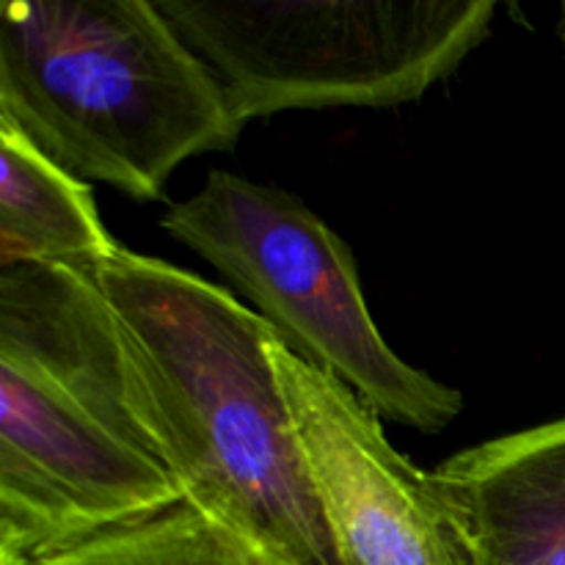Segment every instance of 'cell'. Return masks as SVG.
<instances>
[{
    "instance_id": "8992f818",
    "label": "cell",
    "mask_w": 565,
    "mask_h": 565,
    "mask_svg": "<svg viewBox=\"0 0 565 565\" xmlns=\"http://www.w3.org/2000/svg\"><path fill=\"white\" fill-rule=\"evenodd\" d=\"M270 362L345 565H478L436 475L395 450L356 392L279 334Z\"/></svg>"
},
{
    "instance_id": "9c48e42d",
    "label": "cell",
    "mask_w": 565,
    "mask_h": 565,
    "mask_svg": "<svg viewBox=\"0 0 565 565\" xmlns=\"http://www.w3.org/2000/svg\"><path fill=\"white\" fill-rule=\"evenodd\" d=\"M557 36H561L563 53H565V3L561 6V20H557Z\"/></svg>"
},
{
    "instance_id": "5b68a950",
    "label": "cell",
    "mask_w": 565,
    "mask_h": 565,
    "mask_svg": "<svg viewBox=\"0 0 565 565\" xmlns=\"http://www.w3.org/2000/svg\"><path fill=\"white\" fill-rule=\"evenodd\" d=\"M163 232L207 259L281 340L340 379L379 417L439 434L463 395L408 364L370 315L348 243L292 193L213 169L171 204Z\"/></svg>"
},
{
    "instance_id": "7a4b0ae2",
    "label": "cell",
    "mask_w": 565,
    "mask_h": 565,
    "mask_svg": "<svg viewBox=\"0 0 565 565\" xmlns=\"http://www.w3.org/2000/svg\"><path fill=\"white\" fill-rule=\"evenodd\" d=\"M94 274L182 500L279 565H345L270 362L279 331L166 259L119 248Z\"/></svg>"
},
{
    "instance_id": "ba28073f",
    "label": "cell",
    "mask_w": 565,
    "mask_h": 565,
    "mask_svg": "<svg viewBox=\"0 0 565 565\" xmlns=\"http://www.w3.org/2000/svg\"><path fill=\"white\" fill-rule=\"evenodd\" d=\"M119 248L92 185L0 121V268L42 263L94 274Z\"/></svg>"
},
{
    "instance_id": "6da1fadb",
    "label": "cell",
    "mask_w": 565,
    "mask_h": 565,
    "mask_svg": "<svg viewBox=\"0 0 565 565\" xmlns=\"http://www.w3.org/2000/svg\"><path fill=\"white\" fill-rule=\"evenodd\" d=\"M97 274L0 268V565L182 505Z\"/></svg>"
},
{
    "instance_id": "52a82bcc",
    "label": "cell",
    "mask_w": 565,
    "mask_h": 565,
    "mask_svg": "<svg viewBox=\"0 0 565 565\" xmlns=\"http://www.w3.org/2000/svg\"><path fill=\"white\" fill-rule=\"evenodd\" d=\"M434 475L478 565H565V417L467 447Z\"/></svg>"
},
{
    "instance_id": "277c9868",
    "label": "cell",
    "mask_w": 565,
    "mask_h": 565,
    "mask_svg": "<svg viewBox=\"0 0 565 565\" xmlns=\"http://www.w3.org/2000/svg\"><path fill=\"white\" fill-rule=\"evenodd\" d=\"M232 114L395 108L425 97L491 33L497 0H154Z\"/></svg>"
},
{
    "instance_id": "3957f363",
    "label": "cell",
    "mask_w": 565,
    "mask_h": 565,
    "mask_svg": "<svg viewBox=\"0 0 565 565\" xmlns=\"http://www.w3.org/2000/svg\"><path fill=\"white\" fill-rule=\"evenodd\" d=\"M0 121L136 202L163 199L182 163L226 152L246 127L154 0H9Z\"/></svg>"
}]
</instances>
